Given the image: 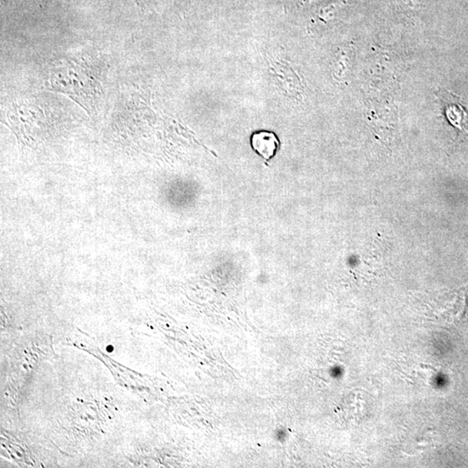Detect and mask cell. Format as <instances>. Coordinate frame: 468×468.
<instances>
[{
	"instance_id": "cell-1",
	"label": "cell",
	"mask_w": 468,
	"mask_h": 468,
	"mask_svg": "<svg viewBox=\"0 0 468 468\" xmlns=\"http://www.w3.org/2000/svg\"><path fill=\"white\" fill-rule=\"evenodd\" d=\"M51 87L56 92L65 93L86 110L95 108L101 95L100 83L92 73L82 65L70 63L53 70Z\"/></svg>"
},
{
	"instance_id": "cell-2",
	"label": "cell",
	"mask_w": 468,
	"mask_h": 468,
	"mask_svg": "<svg viewBox=\"0 0 468 468\" xmlns=\"http://www.w3.org/2000/svg\"><path fill=\"white\" fill-rule=\"evenodd\" d=\"M251 146L257 155L268 162L276 156L279 149V140L275 134L262 130L253 134Z\"/></svg>"
},
{
	"instance_id": "cell-3",
	"label": "cell",
	"mask_w": 468,
	"mask_h": 468,
	"mask_svg": "<svg viewBox=\"0 0 468 468\" xmlns=\"http://www.w3.org/2000/svg\"><path fill=\"white\" fill-rule=\"evenodd\" d=\"M277 437H279V440L282 441L284 440V430L279 431V432L277 433Z\"/></svg>"
},
{
	"instance_id": "cell-4",
	"label": "cell",
	"mask_w": 468,
	"mask_h": 468,
	"mask_svg": "<svg viewBox=\"0 0 468 468\" xmlns=\"http://www.w3.org/2000/svg\"><path fill=\"white\" fill-rule=\"evenodd\" d=\"M113 350L114 349L112 346H109L108 348H107V351H109V352H112Z\"/></svg>"
},
{
	"instance_id": "cell-5",
	"label": "cell",
	"mask_w": 468,
	"mask_h": 468,
	"mask_svg": "<svg viewBox=\"0 0 468 468\" xmlns=\"http://www.w3.org/2000/svg\"><path fill=\"white\" fill-rule=\"evenodd\" d=\"M135 1L137 3V5L142 6V0H135Z\"/></svg>"
},
{
	"instance_id": "cell-6",
	"label": "cell",
	"mask_w": 468,
	"mask_h": 468,
	"mask_svg": "<svg viewBox=\"0 0 468 468\" xmlns=\"http://www.w3.org/2000/svg\"><path fill=\"white\" fill-rule=\"evenodd\" d=\"M175 1H176V4H177V3H179V2L180 1V0H175Z\"/></svg>"
}]
</instances>
